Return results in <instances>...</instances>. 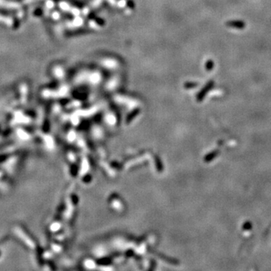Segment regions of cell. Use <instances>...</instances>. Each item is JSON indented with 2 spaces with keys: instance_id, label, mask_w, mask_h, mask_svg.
<instances>
[{
  "instance_id": "obj_5",
  "label": "cell",
  "mask_w": 271,
  "mask_h": 271,
  "mask_svg": "<svg viewBox=\"0 0 271 271\" xmlns=\"http://www.w3.org/2000/svg\"><path fill=\"white\" fill-rule=\"evenodd\" d=\"M213 67H214V64H213V62L212 61H209L208 63H207V69L208 70H211L213 69Z\"/></svg>"
},
{
  "instance_id": "obj_1",
  "label": "cell",
  "mask_w": 271,
  "mask_h": 271,
  "mask_svg": "<svg viewBox=\"0 0 271 271\" xmlns=\"http://www.w3.org/2000/svg\"><path fill=\"white\" fill-rule=\"evenodd\" d=\"M226 25L229 27L232 28H236V29H239V30H243L245 27V24L243 20H230L226 23Z\"/></svg>"
},
{
  "instance_id": "obj_3",
  "label": "cell",
  "mask_w": 271,
  "mask_h": 271,
  "mask_svg": "<svg viewBox=\"0 0 271 271\" xmlns=\"http://www.w3.org/2000/svg\"><path fill=\"white\" fill-rule=\"evenodd\" d=\"M218 155H219V151H218V150H214V151L210 152V153H209L208 155L205 157L204 161H207V162H209V161H213L216 157H217V156Z\"/></svg>"
},
{
  "instance_id": "obj_4",
  "label": "cell",
  "mask_w": 271,
  "mask_h": 271,
  "mask_svg": "<svg viewBox=\"0 0 271 271\" xmlns=\"http://www.w3.org/2000/svg\"><path fill=\"white\" fill-rule=\"evenodd\" d=\"M252 227H253L251 221H245L243 225V226H242V227H243V231H251L252 229Z\"/></svg>"
},
{
  "instance_id": "obj_2",
  "label": "cell",
  "mask_w": 271,
  "mask_h": 271,
  "mask_svg": "<svg viewBox=\"0 0 271 271\" xmlns=\"http://www.w3.org/2000/svg\"><path fill=\"white\" fill-rule=\"evenodd\" d=\"M213 85H214V82H213V81H209V83L207 84V86H206V87H205L203 89V90H202V92H201L199 96H198V98H199V100H202V99H203V98L204 97V96H205V95H206V94H207V93L208 92L209 90H210V89L212 88V87H213Z\"/></svg>"
}]
</instances>
